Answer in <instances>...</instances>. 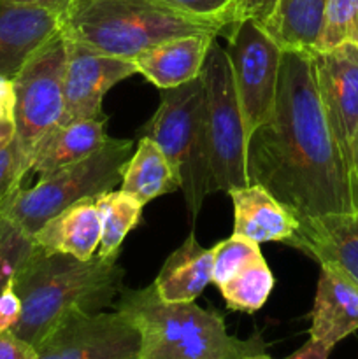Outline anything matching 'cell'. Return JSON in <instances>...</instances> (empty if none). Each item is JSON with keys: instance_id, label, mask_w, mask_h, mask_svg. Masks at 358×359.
I'll list each match as a JSON object with an SVG mask.
<instances>
[{"instance_id": "cell-1", "label": "cell", "mask_w": 358, "mask_h": 359, "mask_svg": "<svg viewBox=\"0 0 358 359\" xmlns=\"http://www.w3.org/2000/svg\"><path fill=\"white\" fill-rule=\"evenodd\" d=\"M249 184H260L298 219L357 212L353 174L326 123L312 53L283 51L272 118L248 139Z\"/></svg>"}, {"instance_id": "cell-2", "label": "cell", "mask_w": 358, "mask_h": 359, "mask_svg": "<svg viewBox=\"0 0 358 359\" xmlns=\"http://www.w3.org/2000/svg\"><path fill=\"white\" fill-rule=\"evenodd\" d=\"M125 270L118 256L77 259L62 252H46L37 245L14 276L13 287L21 300V316L11 332L32 347L72 311L100 312L116 304Z\"/></svg>"}, {"instance_id": "cell-3", "label": "cell", "mask_w": 358, "mask_h": 359, "mask_svg": "<svg viewBox=\"0 0 358 359\" xmlns=\"http://www.w3.org/2000/svg\"><path fill=\"white\" fill-rule=\"evenodd\" d=\"M227 27L225 21L195 16L161 0H72L60 16L67 39L126 60L168 39L220 35Z\"/></svg>"}, {"instance_id": "cell-4", "label": "cell", "mask_w": 358, "mask_h": 359, "mask_svg": "<svg viewBox=\"0 0 358 359\" xmlns=\"http://www.w3.org/2000/svg\"><path fill=\"white\" fill-rule=\"evenodd\" d=\"M160 91V105L139 130V137H150L164 151L185 196L190 219L195 223L206 196L214 193L204 79L199 76Z\"/></svg>"}, {"instance_id": "cell-5", "label": "cell", "mask_w": 358, "mask_h": 359, "mask_svg": "<svg viewBox=\"0 0 358 359\" xmlns=\"http://www.w3.org/2000/svg\"><path fill=\"white\" fill-rule=\"evenodd\" d=\"M132 153L133 140L109 137L100 149L84 160L39 177L32 188H18L0 205V214L34 238L42 224L69 205L83 198H97L121 184Z\"/></svg>"}, {"instance_id": "cell-6", "label": "cell", "mask_w": 358, "mask_h": 359, "mask_svg": "<svg viewBox=\"0 0 358 359\" xmlns=\"http://www.w3.org/2000/svg\"><path fill=\"white\" fill-rule=\"evenodd\" d=\"M114 307L130 318L140 333L137 359H197L211 335L227 332L223 316L195 302L168 304L154 286L123 287Z\"/></svg>"}, {"instance_id": "cell-7", "label": "cell", "mask_w": 358, "mask_h": 359, "mask_svg": "<svg viewBox=\"0 0 358 359\" xmlns=\"http://www.w3.org/2000/svg\"><path fill=\"white\" fill-rule=\"evenodd\" d=\"M67 46L62 30L42 44L14 77L16 142L30 174L34 153L49 132L65 123Z\"/></svg>"}, {"instance_id": "cell-8", "label": "cell", "mask_w": 358, "mask_h": 359, "mask_svg": "<svg viewBox=\"0 0 358 359\" xmlns=\"http://www.w3.org/2000/svg\"><path fill=\"white\" fill-rule=\"evenodd\" d=\"M218 39V37H216ZM214 39L202 67L206 90V125L214 193L248 186V133L232 79L227 51Z\"/></svg>"}, {"instance_id": "cell-9", "label": "cell", "mask_w": 358, "mask_h": 359, "mask_svg": "<svg viewBox=\"0 0 358 359\" xmlns=\"http://www.w3.org/2000/svg\"><path fill=\"white\" fill-rule=\"evenodd\" d=\"M230 28L225 51L249 139L274 114L283 49L251 18L235 21Z\"/></svg>"}, {"instance_id": "cell-10", "label": "cell", "mask_w": 358, "mask_h": 359, "mask_svg": "<svg viewBox=\"0 0 358 359\" xmlns=\"http://www.w3.org/2000/svg\"><path fill=\"white\" fill-rule=\"evenodd\" d=\"M140 333L114 312L72 311L35 347L37 359H137Z\"/></svg>"}, {"instance_id": "cell-11", "label": "cell", "mask_w": 358, "mask_h": 359, "mask_svg": "<svg viewBox=\"0 0 358 359\" xmlns=\"http://www.w3.org/2000/svg\"><path fill=\"white\" fill-rule=\"evenodd\" d=\"M312 63L326 123L353 174V142L358 133V46L346 42L316 51Z\"/></svg>"}, {"instance_id": "cell-12", "label": "cell", "mask_w": 358, "mask_h": 359, "mask_svg": "<svg viewBox=\"0 0 358 359\" xmlns=\"http://www.w3.org/2000/svg\"><path fill=\"white\" fill-rule=\"evenodd\" d=\"M65 121L100 116L104 95L137 74L133 60L104 55L65 37Z\"/></svg>"}, {"instance_id": "cell-13", "label": "cell", "mask_w": 358, "mask_h": 359, "mask_svg": "<svg viewBox=\"0 0 358 359\" xmlns=\"http://www.w3.org/2000/svg\"><path fill=\"white\" fill-rule=\"evenodd\" d=\"M60 32V14L0 0V76L14 79L27 60Z\"/></svg>"}, {"instance_id": "cell-14", "label": "cell", "mask_w": 358, "mask_h": 359, "mask_svg": "<svg viewBox=\"0 0 358 359\" xmlns=\"http://www.w3.org/2000/svg\"><path fill=\"white\" fill-rule=\"evenodd\" d=\"M288 245L311 256L319 265H332L358 284V210L302 217Z\"/></svg>"}, {"instance_id": "cell-15", "label": "cell", "mask_w": 358, "mask_h": 359, "mask_svg": "<svg viewBox=\"0 0 358 359\" xmlns=\"http://www.w3.org/2000/svg\"><path fill=\"white\" fill-rule=\"evenodd\" d=\"M319 269L309 335L333 349L358 330V284L336 266Z\"/></svg>"}, {"instance_id": "cell-16", "label": "cell", "mask_w": 358, "mask_h": 359, "mask_svg": "<svg viewBox=\"0 0 358 359\" xmlns=\"http://www.w3.org/2000/svg\"><path fill=\"white\" fill-rule=\"evenodd\" d=\"M227 195L234 205V235H241L256 244H290L297 235L300 226L298 217L263 186L248 184L230 189Z\"/></svg>"}, {"instance_id": "cell-17", "label": "cell", "mask_w": 358, "mask_h": 359, "mask_svg": "<svg viewBox=\"0 0 358 359\" xmlns=\"http://www.w3.org/2000/svg\"><path fill=\"white\" fill-rule=\"evenodd\" d=\"M216 37V34H195L160 42L133 58L137 74L158 90L190 83L202 74L209 46Z\"/></svg>"}, {"instance_id": "cell-18", "label": "cell", "mask_w": 358, "mask_h": 359, "mask_svg": "<svg viewBox=\"0 0 358 359\" xmlns=\"http://www.w3.org/2000/svg\"><path fill=\"white\" fill-rule=\"evenodd\" d=\"M102 238V223L95 198H83L42 224L34 235L46 252H62L77 259L93 258Z\"/></svg>"}, {"instance_id": "cell-19", "label": "cell", "mask_w": 358, "mask_h": 359, "mask_svg": "<svg viewBox=\"0 0 358 359\" xmlns=\"http://www.w3.org/2000/svg\"><path fill=\"white\" fill-rule=\"evenodd\" d=\"M107 114L65 121L49 132L37 146L32 160L30 174L39 177L84 160L100 149L109 139L105 133Z\"/></svg>"}, {"instance_id": "cell-20", "label": "cell", "mask_w": 358, "mask_h": 359, "mask_svg": "<svg viewBox=\"0 0 358 359\" xmlns=\"http://www.w3.org/2000/svg\"><path fill=\"white\" fill-rule=\"evenodd\" d=\"M213 269L214 248H202L195 235L190 233L165 259L153 286L164 302L188 304L195 302L207 284L213 283Z\"/></svg>"}, {"instance_id": "cell-21", "label": "cell", "mask_w": 358, "mask_h": 359, "mask_svg": "<svg viewBox=\"0 0 358 359\" xmlns=\"http://www.w3.org/2000/svg\"><path fill=\"white\" fill-rule=\"evenodd\" d=\"M326 0H274L263 30L283 51L316 53L325 21Z\"/></svg>"}, {"instance_id": "cell-22", "label": "cell", "mask_w": 358, "mask_h": 359, "mask_svg": "<svg viewBox=\"0 0 358 359\" xmlns=\"http://www.w3.org/2000/svg\"><path fill=\"white\" fill-rule=\"evenodd\" d=\"M121 191L135 198L142 205L158 196L179 189L174 170L167 156L150 137H139L137 149L130 156L121 179Z\"/></svg>"}, {"instance_id": "cell-23", "label": "cell", "mask_w": 358, "mask_h": 359, "mask_svg": "<svg viewBox=\"0 0 358 359\" xmlns=\"http://www.w3.org/2000/svg\"><path fill=\"white\" fill-rule=\"evenodd\" d=\"M95 203L102 223V238L97 255L104 258L119 256L123 241L139 224L144 205L121 189L102 193L95 198Z\"/></svg>"}, {"instance_id": "cell-24", "label": "cell", "mask_w": 358, "mask_h": 359, "mask_svg": "<svg viewBox=\"0 0 358 359\" xmlns=\"http://www.w3.org/2000/svg\"><path fill=\"white\" fill-rule=\"evenodd\" d=\"M218 290L230 311L253 314L265 305L270 291L274 290V276L262 256Z\"/></svg>"}, {"instance_id": "cell-25", "label": "cell", "mask_w": 358, "mask_h": 359, "mask_svg": "<svg viewBox=\"0 0 358 359\" xmlns=\"http://www.w3.org/2000/svg\"><path fill=\"white\" fill-rule=\"evenodd\" d=\"M37 249L34 238L14 221L0 214V293L13 283L27 259Z\"/></svg>"}, {"instance_id": "cell-26", "label": "cell", "mask_w": 358, "mask_h": 359, "mask_svg": "<svg viewBox=\"0 0 358 359\" xmlns=\"http://www.w3.org/2000/svg\"><path fill=\"white\" fill-rule=\"evenodd\" d=\"M358 41V0H326L318 51Z\"/></svg>"}, {"instance_id": "cell-27", "label": "cell", "mask_w": 358, "mask_h": 359, "mask_svg": "<svg viewBox=\"0 0 358 359\" xmlns=\"http://www.w3.org/2000/svg\"><path fill=\"white\" fill-rule=\"evenodd\" d=\"M262 256L260 244L241 235H232L230 238L214 245L213 283L220 287Z\"/></svg>"}, {"instance_id": "cell-28", "label": "cell", "mask_w": 358, "mask_h": 359, "mask_svg": "<svg viewBox=\"0 0 358 359\" xmlns=\"http://www.w3.org/2000/svg\"><path fill=\"white\" fill-rule=\"evenodd\" d=\"M28 175L27 163L21 158L18 151L16 142H11L9 146L0 151V205L23 186V181Z\"/></svg>"}, {"instance_id": "cell-29", "label": "cell", "mask_w": 358, "mask_h": 359, "mask_svg": "<svg viewBox=\"0 0 358 359\" xmlns=\"http://www.w3.org/2000/svg\"><path fill=\"white\" fill-rule=\"evenodd\" d=\"M161 2L186 11L190 14H195V16L221 20L230 27V18H228L230 0H161Z\"/></svg>"}, {"instance_id": "cell-30", "label": "cell", "mask_w": 358, "mask_h": 359, "mask_svg": "<svg viewBox=\"0 0 358 359\" xmlns=\"http://www.w3.org/2000/svg\"><path fill=\"white\" fill-rule=\"evenodd\" d=\"M272 4L274 0H230V9H228L230 25L239 20H246V18L262 21Z\"/></svg>"}, {"instance_id": "cell-31", "label": "cell", "mask_w": 358, "mask_h": 359, "mask_svg": "<svg viewBox=\"0 0 358 359\" xmlns=\"http://www.w3.org/2000/svg\"><path fill=\"white\" fill-rule=\"evenodd\" d=\"M21 316V300L14 291L13 283L0 293V335L13 330Z\"/></svg>"}, {"instance_id": "cell-32", "label": "cell", "mask_w": 358, "mask_h": 359, "mask_svg": "<svg viewBox=\"0 0 358 359\" xmlns=\"http://www.w3.org/2000/svg\"><path fill=\"white\" fill-rule=\"evenodd\" d=\"M0 359H37V353L35 347L18 339L9 330L0 335Z\"/></svg>"}, {"instance_id": "cell-33", "label": "cell", "mask_w": 358, "mask_h": 359, "mask_svg": "<svg viewBox=\"0 0 358 359\" xmlns=\"http://www.w3.org/2000/svg\"><path fill=\"white\" fill-rule=\"evenodd\" d=\"M14 107H16L14 81L0 76V119H14Z\"/></svg>"}, {"instance_id": "cell-34", "label": "cell", "mask_w": 358, "mask_h": 359, "mask_svg": "<svg viewBox=\"0 0 358 359\" xmlns=\"http://www.w3.org/2000/svg\"><path fill=\"white\" fill-rule=\"evenodd\" d=\"M330 351H332V347L325 346V344L319 342V340L309 339L300 349L295 351V353L291 354V356H288L286 359H329Z\"/></svg>"}, {"instance_id": "cell-35", "label": "cell", "mask_w": 358, "mask_h": 359, "mask_svg": "<svg viewBox=\"0 0 358 359\" xmlns=\"http://www.w3.org/2000/svg\"><path fill=\"white\" fill-rule=\"evenodd\" d=\"M9 2H20V4H32V6L44 7V9L53 11V13L60 14L62 16L67 11V7L70 6L72 0H9Z\"/></svg>"}, {"instance_id": "cell-36", "label": "cell", "mask_w": 358, "mask_h": 359, "mask_svg": "<svg viewBox=\"0 0 358 359\" xmlns=\"http://www.w3.org/2000/svg\"><path fill=\"white\" fill-rule=\"evenodd\" d=\"M16 137V123L14 119H0V151L9 146Z\"/></svg>"}, {"instance_id": "cell-37", "label": "cell", "mask_w": 358, "mask_h": 359, "mask_svg": "<svg viewBox=\"0 0 358 359\" xmlns=\"http://www.w3.org/2000/svg\"><path fill=\"white\" fill-rule=\"evenodd\" d=\"M353 179H354V186H357V193H358V133L354 137V142H353Z\"/></svg>"}, {"instance_id": "cell-38", "label": "cell", "mask_w": 358, "mask_h": 359, "mask_svg": "<svg viewBox=\"0 0 358 359\" xmlns=\"http://www.w3.org/2000/svg\"><path fill=\"white\" fill-rule=\"evenodd\" d=\"M242 359H272V358L267 356L265 353H262V354H253V356H246V358H242Z\"/></svg>"}, {"instance_id": "cell-39", "label": "cell", "mask_w": 358, "mask_h": 359, "mask_svg": "<svg viewBox=\"0 0 358 359\" xmlns=\"http://www.w3.org/2000/svg\"><path fill=\"white\" fill-rule=\"evenodd\" d=\"M357 46H358V41H357Z\"/></svg>"}]
</instances>
